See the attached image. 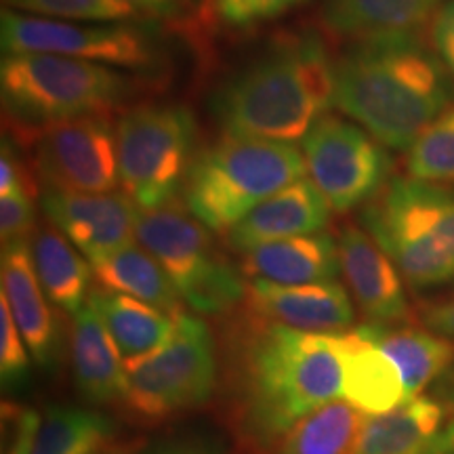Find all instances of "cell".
I'll return each mask as SVG.
<instances>
[{"label":"cell","mask_w":454,"mask_h":454,"mask_svg":"<svg viewBox=\"0 0 454 454\" xmlns=\"http://www.w3.org/2000/svg\"><path fill=\"white\" fill-rule=\"evenodd\" d=\"M452 408L434 397H412L385 414H368L349 454H446Z\"/></svg>","instance_id":"16"},{"label":"cell","mask_w":454,"mask_h":454,"mask_svg":"<svg viewBox=\"0 0 454 454\" xmlns=\"http://www.w3.org/2000/svg\"><path fill=\"white\" fill-rule=\"evenodd\" d=\"M331 204L314 181L303 177L261 202L227 238L238 253H248L261 244L320 234L331 221Z\"/></svg>","instance_id":"17"},{"label":"cell","mask_w":454,"mask_h":454,"mask_svg":"<svg viewBox=\"0 0 454 454\" xmlns=\"http://www.w3.org/2000/svg\"><path fill=\"white\" fill-rule=\"evenodd\" d=\"M308 173L293 144L225 135L192 162L184 185L185 208L204 227L230 234L248 213Z\"/></svg>","instance_id":"4"},{"label":"cell","mask_w":454,"mask_h":454,"mask_svg":"<svg viewBox=\"0 0 454 454\" xmlns=\"http://www.w3.org/2000/svg\"><path fill=\"white\" fill-rule=\"evenodd\" d=\"M0 278L3 297L7 299L27 351L38 366L51 368L57 354V325L34 268L32 248L26 240L3 244Z\"/></svg>","instance_id":"18"},{"label":"cell","mask_w":454,"mask_h":454,"mask_svg":"<svg viewBox=\"0 0 454 454\" xmlns=\"http://www.w3.org/2000/svg\"><path fill=\"white\" fill-rule=\"evenodd\" d=\"M408 177L454 184V106L440 114L406 152Z\"/></svg>","instance_id":"29"},{"label":"cell","mask_w":454,"mask_h":454,"mask_svg":"<svg viewBox=\"0 0 454 454\" xmlns=\"http://www.w3.org/2000/svg\"><path fill=\"white\" fill-rule=\"evenodd\" d=\"M130 90L116 67L51 53H7L0 64L3 107L24 127L44 129L82 116H106Z\"/></svg>","instance_id":"6"},{"label":"cell","mask_w":454,"mask_h":454,"mask_svg":"<svg viewBox=\"0 0 454 454\" xmlns=\"http://www.w3.org/2000/svg\"><path fill=\"white\" fill-rule=\"evenodd\" d=\"M452 95L444 64L417 36L357 41L334 61V106L391 150H411Z\"/></svg>","instance_id":"2"},{"label":"cell","mask_w":454,"mask_h":454,"mask_svg":"<svg viewBox=\"0 0 454 454\" xmlns=\"http://www.w3.org/2000/svg\"><path fill=\"white\" fill-rule=\"evenodd\" d=\"M49 223L90 263L135 242L139 208L127 194H84L47 190L41 198Z\"/></svg>","instance_id":"13"},{"label":"cell","mask_w":454,"mask_h":454,"mask_svg":"<svg viewBox=\"0 0 454 454\" xmlns=\"http://www.w3.org/2000/svg\"><path fill=\"white\" fill-rule=\"evenodd\" d=\"M74 383L95 404L127 400L129 372L98 311L84 303L72 322Z\"/></svg>","instance_id":"20"},{"label":"cell","mask_w":454,"mask_h":454,"mask_svg":"<svg viewBox=\"0 0 454 454\" xmlns=\"http://www.w3.org/2000/svg\"><path fill=\"white\" fill-rule=\"evenodd\" d=\"M244 254L248 276L291 286L337 280L340 271L339 244L325 231L261 244Z\"/></svg>","instance_id":"22"},{"label":"cell","mask_w":454,"mask_h":454,"mask_svg":"<svg viewBox=\"0 0 454 454\" xmlns=\"http://www.w3.org/2000/svg\"><path fill=\"white\" fill-rule=\"evenodd\" d=\"M0 43L7 53H51L107 67L147 70L158 64V44L124 21H74L3 11Z\"/></svg>","instance_id":"10"},{"label":"cell","mask_w":454,"mask_h":454,"mask_svg":"<svg viewBox=\"0 0 454 454\" xmlns=\"http://www.w3.org/2000/svg\"><path fill=\"white\" fill-rule=\"evenodd\" d=\"M303 0H215L221 20L231 26H251L274 20Z\"/></svg>","instance_id":"34"},{"label":"cell","mask_w":454,"mask_h":454,"mask_svg":"<svg viewBox=\"0 0 454 454\" xmlns=\"http://www.w3.org/2000/svg\"><path fill=\"white\" fill-rule=\"evenodd\" d=\"M90 268H93V276L98 278L101 288L145 301V303L167 311L168 316H177L179 311H184V301L167 271L144 247H137L135 242L104 259L93 261Z\"/></svg>","instance_id":"25"},{"label":"cell","mask_w":454,"mask_h":454,"mask_svg":"<svg viewBox=\"0 0 454 454\" xmlns=\"http://www.w3.org/2000/svg\"><path fill=\"white\" fill-rule=\"evenodd\" d=\"M343 364V397L364 414H385L406 400L400 368L357 326L334 333Z\"/></svg>","instance_id":"19"},{"label":"cell","mask_w":454,"mask_h":454,"mask_svg":"<svg viewBox=\"0 0 454 454\" xmlns=\"http://www.w3.org/2000/svg\"><path fill=\"white\" fill-rule=\"evenodd\" d=\"M362 412L345 402H331L305 417L278 446V454H349Z\"/></svg>","instance_id":"28"},{"label":"cell","mask_w":454,"mask_h":454,"mask_svg":"<svg viewBox=\"0 0 454 454\" xmlns=\"http://www.w3.org/2000/svg\"><path fill=\"white\" fill-rule=\"evenodd\" d=\"M87 303L104 320L124 364L162 348L175 331V316L129 294L98 288L90 291Z\"/></svg>","instance_id":"23"},{"label":"cell","mask_w":454,"mask_h":454,"mask_svg":"<svg viewBox=\"0 0 454 454\" xmlns=\"http://www.w3.org/2000/svg\"><path fill=\"white\" fill-rule=\"evenodd\" d=\"M360 221L414 291L454 282V187L391 177Z\"/></svg>","instance_id":"5"},{"label":"cell","mask_w":454,"mask_h":454,"mask_svg":"<svg viewBox=\"0 0 454 454\" xmlns=\"http://www.w3.org/2000/svg\"><path fill=\"white\" fill-rule=\"evenodd\" d=\"M208 231L198 219L164 207L139 211L135 238L167 271L185 305L198 314L221 316L247 297V284Z\"/></svg>","instance_id":"8"},{"label":"cell","mask_w":454,"mask_h":454,"mask_svg":"<svg viewBox=\"0 0 454 454\" xmlns=\"http://www.w3.org/2000/svg\"><path fill=\"white\" fill-rule=\"evenodd\" d=\"M13 11L26 15L74 21H122L130 17L118 0H4Z\"/></svg>","instance_id":"30"},{"label":"cell","mask_w":454,"mask_h":454,"mask_svg":"<svg viewBox=\"0 0 454 454\" xmlns=\"http://www.w3.org/2000/svg\"><path fill=\"white\" fill-rule=\"evenodd\" d=\"M446 454H454V419L446 429Z\"/></svg>","instance_id":"41"},{"label":"cell","mask_w":454,"mask_h":454,"mask_svg":"<svg viewBox=\"0 0 454 454\" xmlns=\"http://www.w3.org/2000/svg\"><path fill=\"white\" fill-rule=\"evenodd\" d=\"M34 167L49 190L107 194L121 184L116 129L106 116H82L44 127Z\"/></svg>","instance_id":"12"},{"label":"cell","mask_w":454,"mask_h":454,"mask_svg":"<svg viewBox=\"0 0 454 454\" xmlns=\"http://www.w3.org/2000/svg\"><path fill=\"white\" fill-rule=\"evenodd\" d=\"M360 328L400 368L406 400L421 395V391L435 381L454 360V345L431 331L411 326L391 328L387 325H366Z\"/></svg>","instance_id":"24"},{"label":"cell","mask_w":454,"mask_h":454,"mask_svg":"<svg viewBox=\"0 0 454 454\" xmlns=\"http://www.w3.org/2000/svg\"><path fill=\"white\" fill-rule=\"evenodd\" d=\"M3 414L13 423V438H11L9 450L4 454H32L41 417L34 411H26V408L24 411H15V408H9L7 404L3 406Z\"/></svg>","instance_id":"36"},{"label":"cell","mask_w":454,"mask_h":454,"mask_svg":"<svg viewBox=\"0 0 454 454\" xmlns=\"http://www.w3.org/2000/svg\"><path fill=\"white\" fill-rule=\"evenodd\" d=\"M334 104V61L317 34H294L215 90L211 112L227 135L305 139Z\"/></svg>","instance_id":"3"},{"label":"cell","mask_w":454,"mask_h":454,"mask_svg":"<svg viewBox=\"0 0 454 454\" xmlns=\"http://www.w3.org/2000/svg\"><path fill=\"white\" fill-rule=\"evenodd\" d=\"M130 15L168 17L185 7L187 0H118Z\"/></svg>","instance_id":"39"},{"label":"cell","mask_w":454,"mask_h":454,"mask_svg":"<svg viewBox=\"0 0 454 454\" xmlns=\"http://www.w3.org/2000/svg\"><path fill=\"white\" fill-rule=\"evenodd\" d=\"M124 366L129 372L124 402L139 417L160 421L211 400L219 381L217 340L207 322L179 311L167 343Z\"/></svg>","instance_id":"9"},{"label":"cell","mask_w":454,"mask_h":454,"mask_svg":"<svg viewBox=\"0 0 454 454\" xmlns=\"http://www.w3.org/2000/svg\"><path fill=\"white\" fill-rule=\"evenodd\" d=\"M17 328L7 299L0 294V379L4 391L21 389L30 374V351Z\"/></svg>","instance_id":"31"},{"label":"cell","mask_w":454,"mask_h":454,"mask_svg":"<svg viewBox=\"0 0 454 454\" xmlns=\"http://www.w3.org/2000/svg\"><path fill=\"white\" fill-rule=\"evenodd\" d=\"M36 225L32 192L17 190L0 196V234L3 244L27 240Z\"/></svg>","instance_id":"32"},{"label":"cell","mask_w":454,"mask_h":454,"mask_svg":"<svg viewBox=\"0 0 454 454\" xmlns=\"http://www.w3.org/2000/svg\"><path fill=\"white\" fill-rule=\"evenodd\" d=\"M343 397L334 333H308L253 311L225 333L223 411L248 452L278 450L317 408Z\"/></svg>","instance_id":"1"},{"label":"cell","mask_w":454,"mask_h":454,"mask_svg":"<svg viewBox=\"0 0 454 454\" xmlns=\"http://www.w3.org/2000/svg\"><path fill=\"white\" fill-rule=\"evenodd\" d=\"M32 259L36 276L47 297L67 314L84 308L90 286V261H84L72 248V242L59 230L43 227L32 240Z\"/></svg>","instance_id":"26"},{"label":"cell","mask_w":454,"mask_h":454,"mask_svg":"<svg viewBox=\"0 0 454 454\" xmlns=\"http://www.w3.org/2000/svg\"><path fill=\"white\" fill-rule=\"evenodd\" d=\"M244 299L253 314L308 333H340L356 317L351 297L337 280L291 286L253 278Z\"/></svg>","instance_id":"15"},{"label":"cell","mask_w":454,"mask_h":454,"mask_svg":"<svg viewBox=\"0 0 454 454\" xmlns=\"http://www.w3.org/2000/svg\"><path fill=\"white\" fill-rule=\"evenodd\" d=\"M139 454H230L227 442L204 429H187L164 435Z\"/></svg>","instance_id":"33"},{"label":"cell","mask_w":454,"mask_h":454,"mask_svg":"<svg viewBox=\"0 0 454 454\" xmlns=\"http://www.w3.org/2000/svg\"><path fill=\"white\" fill-rule=\"evenodd\" d=\"M303 156L317 190L333 211L368 204L391 179L389 152L357 124L322 116L303 139Z\"/></svg>","instance_id":"11"},{"label":"cell","mask_w":454,"mask_h":454,"mask_svg":"<svg viewBox=\"0 0 454 454\" xmlns=\"http://www.w3.org/2000/svg\"><path fill=\"white\" fill-rule=\"evenodd\" d=\"M340 271L357 308L371 325H394L411 317L404 278L366 230L343 225L337 238Z\"/></svg>","instance_id":"14"},{"label":"cell","mask_w":454,"mask_h":454,"mask_svg":"<svg viewBox=\"0 0 454 454\" xmlns=\"http://www.w3.org/2000/svg\"><path fill=\"white\" fill-rule=\"evenodd\" d=\"M444 0H325L322 20L328 30L356 41L414 36Z\"/></svg>","instance_id":"21"},{"label":"cell","mask_w":454,"mask_h":454,"mask_svg":"<svg viewBox=\"0 0 454 454\" xmlns=\"http://www.w3.org/2000/svg\"><path fill=\"white\" fill-rule=\"evenodd\" d=\"M17 190L32 192V184L27 179L24 162L15 154V150L3 139V156H0V196L11 194Z\"/></svg>","instance_id":"37"},{"label":"cell","mask_w":454,"mask_h":454,"mask_svg":"<svg viewBox=\"0 0 454 454\" xmlns=\"http://www.w3.org/2000/svg\"><path fill=\"white\" fill-rule=\"evenodd\" d=\"M421 322L431 333L444 339H454V294L438 303L425 305L421 309Z\"/></svg>","instance_id":"38"},{"label":"cell","mask_w":454,"mask_h":454,"mask_svg":"<svg viewBox=\"0 0 454 454\" xmlns=\"http://www.w3.org/2000/svg\"><path fill=\"white\" fill-rule=\"evenodd\" d=\"M118 173L139 211L170 207L194 162L196 118L184 106H139L116 124Z\"/></svg>","instance_id":"7"},{"label":"cell","mask_w":454,"mask_h":454,"mask_svg":"<svg viewBox=\"0 0 454 454\" xmlns=\"http://www.w3.org/2000/svg\"><path fill=\"white\" fill-rule=\"evenodd\" d=\"M141 444L139 442H110L104 450L98 454H139Z\"/></svg>","instance_id":"40"},{"label":"cell","mask_w":454,"mask_h":454,"mask_svg":"<svg viewBox=\"0 0 454 454\" xmlns=\"http://www.w3.org/2000/svg\"><path fill=\"white\" fill-rule=\"evenodd\" d=\"M114 423L104 412L51 406L34 438L32 454H98L114 442Z\"/></svg>","instance_id":"27"},{"label":"cell","mask_w":454,"mask_h":454,"mask_svg":"<svg viewBox=\"0 0 454 454\" xmlns=\"http://www.w3.org/2000/svg\"><path fill=\"white\" fill-rule=\"evenodd\" d=\"M431 41H434L435 55L440 57L448 74L454 76V0H446L444 7L434 17Z\"/></svg>","instance_id":"35"}]
</instances>
